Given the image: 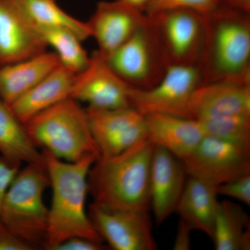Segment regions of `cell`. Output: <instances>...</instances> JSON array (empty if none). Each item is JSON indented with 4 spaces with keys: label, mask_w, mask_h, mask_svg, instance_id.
<instances>
[{
    "label": "cell",
    "mask_w": 250,
    "mask_h": 250,
    "mask_svg": "<svg viewBox=\"0 0 250 250\" xmlns=\"http://www.w3.org/2000/svg\"><path fill=\"white\" fill-rule=\"evenodd\" d=\"M142 11L121 0L100 1L89 21L90 35L106 57L123 45L147 21Z\"/></svg>",
    "instance_id": "obj_15"
},
{
    "label": "cell",
    "mask_w": 250,
    "mask_h": 250,
    "mask_svg": "<svg viewBox=\"0 0 250 250\" xmlns=\"http://www.w3.org/2000/svg\"><path fill=\"white\" fill-rule=\"evenodd\" d=\"M183 162L188 175L216 187L250 174V146L205 135Z\"/></svg>",
    "instance_id": "obj_9"
},
{
    "label": "cell",
    "mask_w": 250,
    "mask_h": 250,
    "mask_svg": "<svg viewBox=\"0 0 250 250\" xmlns=\"http://www.w3.org/2000/svg\"><path fill=\"white\" fill-rule=\"evenodd\" d=\"M47 46L16 0H0V65L45 52Z\"/></svg>",
    "instance_id": "obj_14"
},
{
    "label": "cell",
    "mask_w": 250,
    "mask_h": 250,
    "mask_svg": "<svg viewBox=\"0 0 250 250\" xmlns=\"http://www.w3.org/2000/svg\"><path fill=\"white\" fill-rule=\"evenodd\" d=\"M170 65H198L205 39V15L176 9L147 15Z\"/></svg>",
    "instance_id": "obj_8"
},
{
    "label": "cell",
    "mask_w": 250,
    "mask_h": 250,
    "mask_svg": "<svg viewBox=\"0 0 250 250\" xmlns=\"http://www.w3.org/2000/svg\"><path fill=\"white\" fill-rule=\"evenodd\" d=\"M147 139L183 161L205 136L199 122L191 118L163 114L143 115Z\"/></svg>",
    "instance_id": "obj_17"
},
{
    "label": "cell",
    "mask_w": 250,
    "mask_h": 250,
    "mask_svg": "<svg viewBox=\"0 0 250 250\" xmlns=\"http://www.w3.org/2000/svg\"><path fill=\"white\" fill-rule=\"evenodd\" d=\"M19 170L20 164L6 160L2 156L0 158V214L5 193Z\"/></svg>",
    "instance_id": "obj_28"
},
{
    "label": "cell",
    "mask_w": 250,
    "mask_h": 250,
    "mask_svg": "<svg viewBox=\"0 0 250 250\" xmlns=\"http://www.w3.org/2000/svg\"><path fill=\"white\" fill-rule=\"evenodd\" d=\"M76 76L75 72L59 65L10 105L11 111L25 124L38 113L70 98Z\"/></svg>",
    "instance_id": "obj_18"
},
{
    "label": "cell",
    "mask_w": 250,
    "mask_h": 250,
    "mask_svg": "<svg viewBox=\"0 0 250 250\" xmlns=\"http://www.w3.org/2000/svg\"><path fill=\"white\" fill-rule=\"evenodd\" d=\"M220 4V0H149L143 10L147 15L176 9H190L207 15Z\"/></svg>",
    "instance_id": "obj_26"
},
{
    "label": "cell",
    "mask_w": 250,
    "mask_h": 250,
    "mask_svg": "<svg viewBox=\"0 0 250 250\" xmlns=\"http://www.w3.org/2000/svg\"><path fill=\"white\" fill-rule=\"evenodd\" d=\"M205 19L198 65L202 84L218 82L250 84L249 14L220 4L205 15Z\"/></svg>",
    "instance_id": "obj_3"
},
{
    "label": "cell",
    "mask_w": 250,
    "mask_h": 250,
    "mask_svg": "<svg viewBox=\"0 0 250 250\" xmlns=\"http://www.w3.org/2000/svg\"><path fill=\"white\" fill-rule=\"evenodd\" d=\"M202 84L198 65H170L152 88H130V106L142 115L157 113L190 118L189 103L192 94Z\"/></svg>",
    "instance_id": "obj_7"
},
{
    "label": "cell",
    "mask_w": 250,
    "mask_h": 250,
    "mask_svg": "<svg viewBox=\"0 0 250 250\" xmlns=\"http://www.w3.org/2000/svg\"><path fill=\"white\" fill-rule=\"evenodd\" d=\"M217 194L232 197L250 205V174L232 179L215 187Z\"/></svg>",
    "instance_id": "obj_27"
},
{
    "label": "cell",
    "mask_w": 250,
    "mask_h": 250,
    "mask_svg": "<svg viewBox=\"0 0 250 250\" xmlns=\"http://www.w3.org/2000/svg\"><path fill=\"white\" fill-rule=\"evenodd\" d=\"M197 121L205 135L250 146V115H233Z\"/></svg>",
    "instance_id": "obj_25"
},
{
    "label": "cell",
    "mask_w": 250,
    "mask_h": 250,
    "mask_svg": "<svg viewBox=\"0 0 250 250\" xmlns=\"http://www.w3.org/2000/svg\"><path fill=\"white\" fill-rule=\"evenodd\" d=\"M88 213L97 232L112 249H157L148 210L111 209L93 202Z\"/></svg>",
    "instance_id": "obj_10"
},
{
    "label": "cell",
    "mask_w": 250,
    "mask_h": 250,
    "mask_svg": "<svg viewBox=\"0 0 250 250\" xmlns=\"http://www.w3.org/2000/svg\"><path fill=\"white\" fill-rule=\"evenodd\" d=\"M45 169L52 188V205L45 249L53 250L62 242L82 237L103 243L86 210L88 177L99 157L90 155L77 162H67L42 150Z\"/></svg>",
    "instance_id": "obj_1"
},
{
    "label": "cell",
    "mask_w": 250,
    "mask_h": 250,
    "mask_svg": "<svg viewBox=\"0 0 250 250\" xmlns=\"http://www.w3.org/2000/svg\"><path fill=\"white\" fill-rule=\"evenodd\" d=\"M187 175L183 161L164 148L154 146L149 177V207L157 225L175 212Z\"/></svg>",
    "instance_id": "obj_13"
},
{
    "label": "cell",
    "mask_w": 250,
    "mask_h": 250,
    "mask_svg": "<svg viewBox=\"0 0 250 250\" xmlns=\"http://www.w3.org/2000/svg\"><path fill=\"white\" fill-rule=\"evenodd\" d=\"M188 115L196 121L250 115V84L218 82L200 85L190 99Z\"/></svg>",
    "instance_id": "obj_16"
},
{
    "label": "cell",
    "mask_w": 250,
    "mask_h": 250,
    "mask_svg": "<svg viewBox=\"0 0 250 250\" xmlns=\"http://www.w3.org/2000/svg\"><path fill=\"white\" fill-rule=\"evenodd\" d=\"M154 146L147 139L117 155L100 156L88 177L94 202L116 210H148Z\"/></svg>",
    "instance_id": "obj_2"
},
{
    "label": "cell",
    "mask_w": 250,
    "mask_h": 250,
    "mask_svg": "<svg viewBox=\"0 0 250 250\" xmlns=\"http://www.w3.org/2000/svg\"><path fill=\"white\" fill-rule=\"evenodd\" d=\"M62 65L54 52L0 65V98L9 106Z\"/></svg>",
    "instance_id": "obj_19"
},
{
    "label": "cell",
    "mask_w": 250,
    "mask_h": 250,
    "mask_svg": "<svg viewBox=\"0 0 250 250\" xmlns=\"http://www.w3.org/2000/svg\"><path fill=\"white\" fill-rule=\"evenodd\" d=\"M130 88L96 51L84 70L77 74L70 98L98 109L129 107Z\"/></svg>",
    "instance_id": "obj_12"
},
{
    "label": "cell",
    "mask_w": 250,
    "mask_h": 250,
    "mask_svg": "<svg viewBox=\"0 0 250 250\" xmlns=\"http://www.w3.org/2000/svg\"><path fill=\"white\" fill-rule=\"evenodd\" d=\"M212 239L216 250L250 249V220L241 206L218 202Z\"/></svg>",
    "instance_id": "obj_22"
},
{
    "label": "cell",
    "mask_w": 250,
    "mask_h": 250,
    "mask_svg": "<svg viewBox=\"0 0 250 250\" xmlns=\"http://www.w3.org/2000/svg\"><path fill=\"white\" fill-rule=\"evenodd\" d=\"M85 111L100 156L117 155L147 139L144 116L131 106Z\"/></svg>",
    "instance_id": "obj_11"
},
{
    "label": "cell",
    "mask_w": 250,
    "mask_h": 250,
    "mask_svg": "<svg viewBox=\"0 0 250 250\" xmlns=\"http://www.w3.org/2000/svg\"><path fill=\"white\" fill-rule=\"evenodd\" d=\"M24 126L37 147L62 161L77 162L88 156H100L85 108L71 98L38 113Z\"/></svg>",
    "instance_id": "obj_4"
},
{
    "label": "cell",
    "mask_w": 250,
    "mask_h": 250,
    "mask_svg": "<svg viewBox=\"0 0 250 250\" xmlns=\"http://www.w3.org/2000/svg\"><path fill=\"white\" fill-rule=\"evenodd\" d=\"M104 57L115 73L130 86L139 89L155 85L169 66L148 16L147 21L126 42Z\"/></svg>",
    "instance_id": "obj_6"
},
{
    "label": "cell",
    "mask_w": 250,
    "mask_h": 250,
    "mask_svg": "<svg viewBox=\"0 0 250 250\" xmlns=\"http://www.w3.org/2000/svg\"><path fill=\"white\" fill-rule=\"evenodd\" d=\"M215 187L190 177L187 181L175 212L181 220L212 238L218 208Z\"/></svg>",
    "instance_id": "obj_20"
},
{
    "label": "cell",
    "mask_w": 250,
    "mask_h": 250,
    "mask_svg": "<svg viewBox=\"0 0 250 250\" xmlns=\"http://www.w3.org/2000/svg\"><path fill=\"white\" fill-rule=\"evenodd\" d=\"M121 1H124L126 4L142 11L149 0H121Z\"/></svg>",
    "instance_id": "obj_33"
},
{
    "label": "cell",
    "mask_w": 250,
    "mask_h": 250,
    "mask_svg": "<svg viewBox=\"0 0 250 250\" xmlns=\"http://www.w3.org/2000/svg\"><path fill=\"white\" fill-rule=\"evenodd\" d=\"M0 153L6 160L20 164L45 166L42 152L27 134L23 123L18 120L7 104L0 98Z\"/></svg>",
    "instance_id": "obj_21"
},
{
    "label": "cell",
    "mask_w": 250,
    "mask_h": 250,
    "mask_svg": "<svg viewBox=\"0 0 250 250\" xmlns=\"http://www.w3.org/2000/svg\"><path fill=\"white\" fill-rule=\"evenodd\" d=\"M32 250L31 246L14 236L0 223V250Z\"/></svg>",
    "instance_id": "obj_30"
},
{
    "label": "cell",
    "mask_w": 250,
    "mask_h": 250,
    "mask_svg": "<svg viewBox=\"0 0 250 250\" xmlns=\"http://www.w3.org/2000/svg\"><path fill=\"white\" fill-rule=\"evenodd\" d=\"M192 230L193 229L190 228L188 224L180 219L175 241H174V250H188L190 249V234Z\"/></svg>",
    "instance_id": "obj_31"
},
{
    "label": "cell",
    "mask_w": 250,
    "mask_h": 250,
    "mask_svg": "<svg viewBox=\"0 0 250 250\" xmlns=\"http://www.w3.org/2000/svg\"><path fill=\"white\" fill-rule=\"evenodd\" d=\"M106 248L100 242L82 237H72L62 242L53 250H103Z\"/></svg>",
    "instance_id": "obj_29"
},
{
    "label": "cell",
    "mask_w": 250,
    "mask_h": 250,
    "mask_svg": "<svg viewBox=\"0 0 250 250\" xmlns=\"http://www.w3.org/2000/svg\"><path fill=\"white\" fill-rule=\"evenodd\" d=\"M35 27L59 28L71 31L83 41L90 37L87 22L72 17L55 0H16Z\"/></svg>",
    "instance_id": "obj_23"
},
{
    "label": "cell",
    "mask_w": 250,
    "mask_h": 250,
    "mask_svg": "<svg viewBox=\"0 0 250 250\" xmlns=\"http://www.w3.org/2000/svg\"><path fill=\"white\" fill-rule=\"evenodd\" d=\"M220 1H223L225 3V6L229 7L250 14V0H220Z\"/></svg>",
    "instance_id": "obj_32"
},
{
    "label": "cell",
    "mask_w": 250,
    "mask_h": 250,
    "mask_svg": "<svg viewBox=\"0 0 250 250\" xmlns=\"http://www.w3.org/2000/svg\"><path fill=\"white\" fill-rule=\"evenodd\" d=\"M35 27L47 47L54 49L62 66L79 74L88 65L90 57L82 45V41L71 31L59 28Z\"/></svg>",
    "instance_id": "obj_24"
},
{
    "label": "cell",
    "mask_w": 250,
    "mask_h": 250,
    "mask_svg": "<svg viewBox=\"0 0 250 250\" xmlns=\"http://www.w3.org/2000/svg\"><path fill=\"white\" fill-rule=\"evenodd\" d=\"M49 185L45 167L27 164L18 170L3 199L0 222L33 250L45 248L49 210L43 194Z\"/></svg>",
    "instance_id": "obj_5"
}]
</instances>
